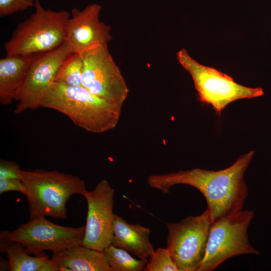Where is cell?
Segmentation results:
<instances>
[{
	"label": "cell",
	"instance_id": "6da1fadb",
	"mask_svg": "<svg viewBox=\"0 0 271 271\" xmlns=\"http://www.w3.org/2000/svg\"><path fill=\"white\" fill-rule=\"evenodd\" d=\"M255 152L240 156L230 166L219 171L194 168L162 174H153L147 178L152 188L169 193L170 188L184 184L193 187L202 194L210 212L212 222L242 209L248 195L244 174Z\"/></svg>",
	"mask_w": 271,
	"mask_h": 271
},
{
	"label": "cell",
	"instance_id": "7a4b0ae2",
	"mask_svg": "<svg viewBox=\"0 0 271 271\" xmlns=\"http://www.w3.org/2000/svg\"><path fill=\"white\" fill-rule=\"evenodd\" d=\"M39 106L57 110L67 116L85 131L101 133L114 128L121 108L93 94L83 86L53 82L44 92Z\"/></svg>",
	"mask_w": 271,
	"mask_h": 271
},
{
	"label": "cell",
	"instance_id": "3957f363",
	"mask_svg": "<svg viewBox=\"0 0 271 271\" xmlns=\"http://www.w3.org/2000/svg\"><path fill=\"white\" fill-rule=\"evenodd\" d=\"M21 175L30 219L46 217L66 219L68 199L73 195H83L86 191L85 182L78 176L58 171L22 170Z\"/></svg>",
	"mask_w": 271,
	"mask_h": 271
},
{
	"label": "cell",
	"instance_id": "277c9868",
	"mask_svg": "<svg viewBox=\"0 0 271 271\" xmlns=\"http://www.w3.org/2000/svg\"><path fill=\"white\" fill-rule=\"evenodd\" d=\"M35 12L19 24L5 43L7 55H32L54 50L66 41V26L71 13L46 9L35 0Z\"/></svg>",
	"mask_w": 271,
	"mask_h": 271
},
{
	"label": "cell",
	"instance_id": "5b68a950",
	"mask_svg": "<svg viewBox=\"0 0 271 271\" xmlns=\"http://www.w3.org/2000/svg\"><path fill=\"white\" fill-rule=\"evenodd\" d=\"M176 58L191 75L199 100L211 105L219 115L232 102L258 97L264 94L261 87L244 86L217 69L199 63L185 49L177 53Z\"/></svg>",
	"mask_w": 271,
	"mask_h": 271
},
{
	"label": "cell",
	"instance_id": "8992f818",
	"mask_svg": "<svg viewBox=\"0 0 271 271\" xmlns=\"http://www.w3.org/2000/svg\"><path fill=\"white\" fill-rule=\"evenodd\" d=\"M252 210H241L212 223L205 254L197 271H213L227 259L242 254H258L250 244L247 230Z\"/></svg>",
	"mask_w": 271,
	"mask_h": 271
},
{
	"label": "cell",
	"instance_id": "52a82bcc",
	"mask_svg": "<svg viewBox=\"0 0 271 271\" xmlns=\"http://www.w3.org/2000/svg\"><path fill=\"white\" fill-rule=\"evenodd\" d=\"M80 54L83 63L82 86L93 94L120 108L129 89L107 44H101Z\"/></svg>",
	"mask_w": 271,
	"mask_h": 271
},
{
	"label": "cell",
	"instance_id": "ba28073f",
	"mask_svg": "<svg viewBox=\"0 0 271 271\" xmlns=\"http://www.w3.org/2000/svg\"><path fill=\"white\" fill-rule=\"evenodd\" d=\"M208 209L167 224V248L180 271H197L204 257L210 226Z\"/></svg>",
	"mask_w": 271,
	"mask_h": 271
},
{
	"label": "cell",
	"instance_id": "9c48e42d",
	"mask_svg": "<svg viewBox=\"0 0 271 271\" xmlns=\"http://www.w3.org/2000/svg\"><path fill=\"white\" fill-rule=\"evenodd\" d=\"M85 226L70 227L54 224L46 217L30 219L13 231L3 230L1 236L19 242L29 254H45V250L59 251L82 245Z\"/></svg>",
	"mask_w": 271,
	"mask_h": 271
},
{
	"label": "cell",
	"instance_id": "30bf717a",
	"mask_svg": "<svg viewBox=\"0 0 271 271\" xmlns=\"http://www.w3.org/2000/svg\"><path fill=\"white\" fill-rule=\"evenodd\" d=\"M72 53L70 44L66 40L54 50L33 55L25 81L16 99L18 102L14 110L16 114L40 107L41 97L54 82L62 62Z\"/></svg>",
	"mask_w": 271,
	"mask_h": 271
},
{
	"label": "cell",
	"instance_id": "8fae6325",
	"mask_svg": "<svg viewBox=\"0 0 271 271\" xmlns=\"http://www.w3.org/2000/svg\"><path fill=\"white\" fill-rule=\"evenodd\" d=\"M115 190L105 179L101 180L83 196L87 203V213L83 245L99 251L113 240V212Z\"/></svg>",
	"mask_w": 271,
	"mask_h": 271
},
{
	"label": "cell",
	"instance_id": "7c38bea8",
	"mask_svg": "<svg viewBox=\"0 0 271 271\" xmlns=\"http://www.w3.org/2000/svg\"><path fill=\"white\" fill-rule=\"evenodd\" d=\"M101 7L89 5L82 10L73 8L66 26V40L73 53H81L112 39L111 27L100 21Z\"/></svg>",
	"mask_w": 271,
	"mask_h": 271
},
{
	"label": "cell",
	"instance_id": "4fadbf2b",
	"mask_svg": "<svg viewBox=\"0 0 271 271\" xmlns=\"http://www.w3.org/2000/svg\"><path fill=\"white\" fill-rule=\"evenodd\" d=\"M150 230L140 224H130L116 214L113 224L112 244L141 259L147 260L155 249L150 241Z\"/></svg>",
	"mask_w": 271,
	"mask_h": 271
},
{
	"label": "cell",
	"instance_id": "5bb4252c",
	"mask_svg": "<svg viewBox=\"0 0 271 271\" xmlns=\"http://www.w3.org/2000/svg\"><path fill=\"white\" fill-rule=\"evenodd\" d=\"M32 55H7L0 59V102L11 104L17 99L27 75Z\"/></svg>",
	"mask_w": 271,
	"mask_h": 271
},
{
	"label": "cell",
	"instance_id": "9a60e30c",
	"mask_svg": "<svg viewBox=\"0 0 271 271\" xmlns=\"http://www.w3.org/2000/svg\"><path fill=\"white\" fill-rule=\"evenodd\" d=\"M51 259L58 271H111L102 251L83 245L53 252Z\"/></svg>",
	"mask_w": 271,
	"mask_h": 271
},
{
	"label": "cell",
	"instance_id": "2e32d148",
	"mask_svg": "<svg viewBox=\"0 0 271 271\" xmlns=\"http://www.w3.org/2000/svg\"><path fill=\"white\" fill-rule=\"evenodd\" d=\"M1 238V251L5 253L11 271H58L56 265L46 254L32 256L16 241Z\"/></svg>",
	"mask_w": 271,
	"mask_h": 271
},
{
	"label": "cell",
	"instance_id": "e0dca14e",
	"mask_svg": "<svg viewBox=\"0 0 271 271\" xmlns=\"http://www.w3.org/2000/svg\"><path fill=\"white\" fill-rule=\"evenodd\" d=\"M111 271L144 270L147 260L138 259L124 249L112 244L102 251Z\"/></svg>",
	"mask_w": 271,
	"mask_h": 271
},
{
	"label": "cell",
	"instance_id": "ac0fdd59",
	"mask_svg": "<svg viewBox=\"0 0 271 271\" xmlns=\"http://www.w3.org/2000/svg\"><path fill=\"white\" fill-rule=\"evenodd\" d=\"M83 69L80 54L72 53L60 65L54 82L69 86H82Z\"/></svg>",
	"mask_w": 271,
	"mask_h": 271
},
{
	"label": "cell",
	"instance_id": "d6986e66",
	"mask_svg": "<svg viewBox=\"0 0 271 271\" xmlns=\"http://www.w3.org/2000/svg\"><path fill=\"white\" fill-rule=\"evenodd\" d=\"M149 258L144 271H180L167 248H158Z\"/></svg>",
	"mask_w": 271,
	"mask_h": 271
},
{
	"label": "cell",
	"instance_id": "ffe728a7",
	"mask_svg": "<svg viewBox=\"0 0 271 271\" xmlns=\"http://www.w3.org/2000/svg\"><path fill=\"white\" fill-rule=\"evenodd\" d=\"M35 0H0V17L23 12L34 6Z\"/></svg>",
	"mask_w": 271,
	"mask_h": 271
},
{
	"label": "cell",
	"instance_id": "44dd1931",
	"mask_svg": "<svg viewBox=\"0 0 271 271\" xmlns=\"http://www.w3.org/2000/svg\"><path fill=\"white\" fill-rule=\"evenodd\" d=\"M21 169L13 161L0 160V178L21 179Z\"/></svg>",
	"mask_w": 271,
	"mask_h": 271
},
{
	"label": "cell",
	"instance_id": "7402d4cb",
	"mask_svg": "<svg viewBox=\"0 0 271 271\" xmlns=\"http://www.w3.org/2000/svg\"><path fill=\"white\" fill-rule=\"evenodd\" d=\"M12 191H18L25 195L26 189L22 180L0 178V194Z\"/></svg>",
	"mask_w": 271,
	"mask_h": 271
}]
</instances>
